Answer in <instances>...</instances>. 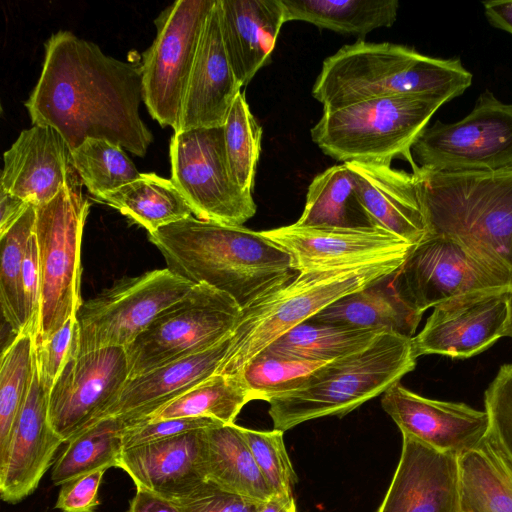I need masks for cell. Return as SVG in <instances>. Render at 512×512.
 <instances>
[{
    "label": "cell",
    "mask_w": 512,
    "mask_h": 512,
    "mask_svg": "<svg viewBox=\"0 0 512 512\" xmlns=\"http://www.w3.org/2000/svg\"><path fill=\"white\" fill-rule=\"evenodd\" d=\"M391 484L376 512H459V455L402 434Z\"/></svg>",
    "instance_id": "d6986e66"
},
{
    "label": "cell",
    "mask_w": 512,
    "mask_h": 512,
    "mask_svg": "<svg viewBox=\"0 0 512 512\" xmlns=\"http://www.w3.org/2000/svg\"><path fill=\"white\" fill-rule=\"evenodd\" d=\"M82 183L98 198L136 179L140 173L124 149L102 138H87L72 151Z\"/></svg>",
    "instance_id": "d590c367"
},
{
    "label": "cell",
    "mask_w": 512,
    "mask_h": 512,
    "mask_svg": "<svg viewBox=\"0 0 512 512\" xmlns=\"http://www.w3.org/2000/svg\"><path fill=\"white\" fill-rule=\"evenodd\" d=\"M509 293H481L441 303L412 338L415 356L466 359L506 336Z\"/></svg>",
    "instance_id": "e0dca14e"
},
{
    "label": "cell",
    "mask_w": 512,
    "mask_h": 512,
    "mask_svg": "<svg viewBox=\"0 0 512 512\" xmlns=\"http://www.w3.org/2000/svg\"><path fill=\"white\" fill-rule=\"evenodd\" d=\"M328 362L290 357L263 350L238 373L250 401L273 398L298 389L317 369Z\"/></svg>",
    "instance_id": "74e56055"
},
{
    "label": "cell",
    "mask_w": 512,
    "mask_h": 512,
    "mask_svg": "<svg viewBox=\"0 0 512 512\" xmlns=\"http://www.w3.org/2000/svg\"><path fill=\"white\" fill-rule=\"evenodd\" d=\"M412 153L418 167L433 172L512 171V104L486 90L463 119L427 126Z\"/></svg>",
    "instance_id": "30bf717a"
},
{
    "label": "cell",
    "mask_w": 512,
    "mask_h": 512,
    "mask_svg": "<svg viewBox=\"0 0 512 512\" xmlns=\"http://www.w3.org/2000/svg\"><path fill=\"white\" fill-rule=\"evenodd\" d=\"M355 198V179L347 165H334L310 183L304 210L295 222L300 226H353L349 208Z\"/></svg>",
    "instance_id": "8d00e7d4"
},
{
    "label": "cell",
    "mask_w": 512,
    "mask_h": 512,
    "mask_svg": "<svg viewBox=\"0 0 512 512\" xmlns=\"http://www.w3.org/2000/svg\"><path fill=\"white\" fill-rule=\"evenodd\" d=\"M412 170L428 234L455 238L512 267V171Z\"/></svg>",
    "instance_id": "8992f818"
},
{
    "label": "cell",
    "mask_w": 512,
    "mask_h": 512,
    "mask_svg": "<svg viewBox=\"0 0 512 512\" xmlns=\"http://www.w3.org/2000/svg\"><path fill=\"white\" fill-rule=\"evenodd\" d=\"M203 430L124 449L117 468L136 488L178 502L207 482L203 461Z\"/></svg>",
    "instance_id": "603a6c76"
},
{
    "label": "cell",
    "mask_w": 512,
    "mask_h": 512,
    "mask_svg": "<svg viewBox=\"0 0 512 512\" xmlns=\"http://www.w3.org/2000/svg\"><path fill=\"white\" fill-rule=\"evenodd\" d=\"M203 461L207 482L225 491L260 502L275 495L235 423L203 430Z\"/></svg>",
    "instance_id": "83f0119b"
},
{
    "label": "cell",
    "mask_w": 512,
    "mask_h": 512,
    "mask_svg": "<svg viewBox=\"0 0 512 512\" xmlns=\"http://www.w3.org/2000/svg\"><path fill=\"white\" fill-rule=\"evenodd\" d=\"M412 338L381 333L369 345L314 371L296 390L268 403L273 429L312 419L342 417L383 394L416 366Z\"/></svg>",
    "instance_id": "277c9868"
},
{
    "label": "cell",
    "mask_w": 512,
    "mask_h": 512,
    "mask_svg": "<svg viewBox=\"0 0 512 512\" xmlns=\"http://www.w3.org/2000/svg\"><path fill=\"white\" fill-rule=\"evenodd\" d=\"M405 260L299 272L289 282L241 309L228 353L216 373L238 374L250 360L290 329L342 297L389 277Z\"/></svg>",
    "instance_id": "5b68a950"
},
{
    "label": "cell",
    "mask_w": 512,
    "mask_h": 512,
    "mask_svg": "<svg viewBox=\"0 0 512 512\" xmlns=\"http://www.w3.org/2000/svg\"><path fill=\"white\" fill-rule=\"evenodd\" d=\"M422 315L399 294L392 274L342 297L309 320L413 338Z\"/></svg>",
    "instance_id": "4316f807"
},
{
    "label": "cell",
    "mask_w": 512,
    "mask_h": 512,
    "mask_svg": "<svg viewBox=\"0 0 512 512\" xmlns=\"http://www.w3.org/2000/svg\"><path fill=\"white\" fill-rule=\"evenodd\" d=\"M291 256L298 272L342 269L389 260H405L413 245L371 225L300 226L262 231Z\"/></svg>",
    "instance_id": "2e32d148"
},
{
    "label": "cell",
    "mask_w": 512,
    "mask_h": 512,
    "mask_svg": "<svg viewBox=\"0 0 512 512\" xmlns=\"http://www.w3.org/2000/svg\"><path fill=\"white\" fill-rule=\"evenodd\" d=\"M259 512H297L293 495H273Z\"/></svg>",
    "instance_id": "816d5d0a"
},
{
    "label": "cell",
    "mask_w": 512,
    "mask_h": 512,
    "mask_svg": "<svg viewBox=\"0 0 512 512\" xmlns=\"http://www.w3.org/2000/svg\"><path fill=\"white\" fill-rule=\"evenodd\" d=\"M171 180L196 218L243 226L256 213L250 193L232 178L222 127L174 133L170 142Z\"/></svg>",
    "instance_id": "4fadbf2b"
},
{
    "label": "cell",
    "mask_w": 512,
    "mask_h": 512,
    "mask_svg": "<svg viewBox=\"0 0 512 512\" xmlns=\"http://www.w3.org/2000/svg\"><path fill=\"white\" fill-rule=\"evenodd\" d=\"M148 238L172 273L229 295L241 309L299 273L283 247L243 226L189 216Z\"/></svg>",
    "instance_id": "7a4b0ae2"
},
{
    "label": "cell",
    "mask_w": 512,
    "mask_h": 512,
    "mask_svg": "<svg viewBox=\"0 0 512 512\" xmlns=\"http://www.w3.org/2000/svg\"><path fill=\"white\" fill-rule=\"evenodd\" d=\"M459 512H512V462L489 429L459 455Z\"/></svg>",
    "instance_id": "f1b7e54d"
},
{
    "label": "cell",
    "mask_w": 512,
    "mask_h": 512,
    "mask_svg": "<svg viewBox=\"0 0 512 512\" xmlns=\"http://www.w3.org/2000/svg\"><path fill=\"white\" fill-rule=\"evenodd\" d=\"M3 159L0 186L36 207L59 193L74 168L71 149L51 126L23 130Z\"/></svg>",
    "instance_id": "cb8c5ba5"
},
{
    "label": "cell",
    "mask_w": 512,
    "mask_h": 512,
    "mask_svg": "<svg viewBox=\"0 0 512 512\" xmlns=\"http://www.w3.org/2000/svg\"><path fill=\"white\" fill-rule=\"evenodd\" d=\"M393 280L402 298L423 314L468 295L512 292V267L455 238L428 234Z\"/></svg>",
    "instance_id": "9c48e42d"
},
{
    "label": "cell",
    "mask_w": 512,
    "mask_h": 512,
    "mask_svg": "<svg viewBox=\"0 0 512 512\" xmlns=\"http://www.w3.org/2000/svg\"><path fill=\"white\" fill-rule=\"evenodd\" d=\"M130 378L126 348L72 356L49 390L51 426L63 443L98 421Z\"/></svg>",
    "instance_id": "9a60e30c"
},
{
    "label": "cell",
    "mask_w": 512,
    "mask_h": 512,
    "mask_svg": "<svg viewBox=\"0 0 512 512\" xmlns=\"http://www.w3.org/2000/svg\"><path fill=\"white\" fill-rule=\"evenodd\" d=\"M242 87L224 46L220 0H216L205 21L184 97L178 132L222 127Z\"/></svg>",
    "instance_id": "7402d4cb"
},
{
    "label": "cell",
    "mask_w": 512,
    "mask_h": 512,
    "mask_svg": "<svg viewBox=\"0 0 512 512\" xmlns=\"http://www.w3.org/2000/svg\"><path fill=\"white\" fill-rule=\"evenodd\" d=\"M36 206L30 205L17 222L0 235V303L14 335L23 332L19 280L30 238L35 233Z\"/></svg>",
    "instance_id": "ab89813d"
},
{
    "label": "cell",
    "mask_w": 512,
    "mask_h": 512,
    "mask_svg": "<svg viewBox=\"0 0 512 512\" xmlns=\"http://www.w3.org/2000/svg\"><path fill=\"white\" fill-rule=\"evenodd\" d=\"M490 430L512 462V364L502 365L484 393Z\"/></svg>",
    "instance_id": "b9f144b4"
},
{
    "label": "cell",
    "mask_w": 512,
    "mask_h": 512,
    "mask_svg": "<svg viewBox=\"0 0 512 512\" xmlns=\"http://www.w3.org/2000/svg\"><path fill=\"white\" fill-rule=\"evenodd\" d=\"M444 103L424 95L367 99L323 109L310 133L326 155L343 163L391 164L394 158H402L414 169L412 146Z\"/></svg>",
    "instance_id": "52a82bcc"
},
{
    "label": "cell",
    "mask_w": 512,
    "mask_h": 512,
    "mask_svg": "<svg viewBox=\"0 0 512 512\" xmlns=\"http://www.w3.org/2000/svg\"><path fill=\"white\" fill-rule=\"evenodd\" d=\"M229 170L237 185L252 194L261 151L262 128L241 91L223 125Z\"/></svg>",
    "instance_id": "f35d334b"
},
{
    "label": "cell",
    "mask_w": 512,
    "mask_h": 512,
    "mask_svg": "<svg viewBox=\"0 0 512 512\" xmlns=\"http://www.w3.org/2000/svg\"><path fill=\"white\" fill-rule=\"evenodd\" d=\"M48 395L49 388L36 367L9 448L0 461V497L4 502L16 504L32 494L63 444L49 420Z\"/></svg>",
    "instance_id": "ffe728a7"
},
{
    "label": "cell",
    "mask_w": 512,
    "mask_h": 512,
    "mask_svg": "<svg viewBox=\"0 0 512 512\" xmlns=\"http://www.w3.org/2000/svg\"><path fill=\"white\" fill-rule=\"evenodd\" d=\"M488 22L495 28L512 34V0L482 3Z\"/></svg>",
    "instance_id": "f907efd6"
},
{
    "label": "cell",
    "mask_w": 512,
    "mask_h": 512,
    "mask_svg": "<svg viewBox=\"0 0 512 512\" xmlns=\"http://www.w3.org/2000/svg\"><path fill=\"white\" fill-rule=\"evenodd\" d=\"M97 199L117 209L148 233L192 216V210L172 180L155 173H142L138 179Z\"/></svg>",
    "instance_id": "f546056e"
},
{
    "label": "cell",
    "mask_w": 512,
    "mask_h": 512,
    "mask_svg": "<svg viewBox=\"0 0 512 512\" xmlns=\"http://www.w3.org/2000/svg\"><path fill=\"white\" fill-rule=\"evenodd\" d=\"M126 512H182L172 501L142 488L130 500Z\"/></svg>",
    "instance_id": "c3c4849f"
},
{
    "label": "cell",
    "mask_w": 512,
    "mask_h": 512,
    "mask_svg": "<svg viewBox=\"0 0 512 512\" xmlns=\"http://www.w3.org/2000/svg\"><path fill=\"white\" fill-rule=\"evenodd\" d=\"M141 64L118 60L69 31L51 35L25 106L33 125L51 126L73 151L102 138L143 157L153 135L142 121Z\"/></svg>",
    "instance_id": "6da1fadb"
},
{
    "label": "cell",
    "mask_w": 512,
    "mask_h": 512,
    "mask_svg": "<svg viewBox=\"0 0 512 512\" xmlns=\"http://www.w3.org/2000/svg\"><path fill=\"white\" fill-rule=\"evenodd\" d=\"M381 405L402 434L457 455L477 446L490 429L485 410L464 403L425 398L400 382L383 393Z\"/></svg>",
    "instance_id": "ac0fdd59"
},
{
    "label": "cell",
    "mask_w": 512,
    "mask_h": 512,
    "mask_svg": "<svg viewBox=\"0 0 512 512\" xmlns=\"http://www.w3.org/2000/svg\"><path fill=\"white\" fill-rule=\"evenodd\" d=\"M242 435L269 487L277 495H293L298 478L285 448L281 430L259 431L241 427Z\"/></svg>",
    "instance_id": "60d3db41"
},
{
    "label": "cell",
    "mask_w": 512,
    "mask_h": 512,
    "mask_svg": "<svg viewBox=\"0 0 512 512\" xmlns=\"http://www.w3.org/2000/svg\"><path fill=\"white\" fill-rule=\"evenodd\" d=\"M230 343L231 335L207 350L130 377L100 419L120 417L127 425L141 421L214 375L226 357Z\"/></svg>",
    "instance_id": "d4e9b609"
},
{
    "label": "cell",
    "mask_w": 512,
    "mask_h": 512,
    "mask_svg": "<svg viewBox=\"0 0 512 512\" xmlns=\"http://www.w3.org/2000/svg\"><path fill=\"white\" fill-rule=\"evenodd\" d=\"M224 46L236 78L247 85L271 61L286 23L281 0H220Z\"/></svg>",
    "instance_id": "484cf974"
},
{
    "label": "cell",
    "mask_w": 512,
    "mask_h": 512,
    "mask_svg": "<svg viewBox=\"0 0 512 512\" xmlns=\"http://www.w3.org/2000/svg\"><path fill=\"white\" fill-rule=\"evenodd\" d=\"M106 470L102 468L61 485L55 508L63 512H94L100 504L98 492Z\"/></svg>",
    "instance_id": "7dc6e473"
},
{
    "label": "cell",
    "mask_w": 512,
    "mask_h": 512,
    "mask_svg": "<svg viewBox=\"0 0 512 512\" xmlns=\"http://www.w3.org/2000/svg\"><path fill=\"white\" fill-rule=\"evenodd\" d=\"M78 323L71 317L57 332L35 343V360L40 379L52 387L68 360L77 355Z\"/></svg>",
    "instance_id": "7bdbcfd3"
},
{
    "label": "cell",
    "mask_w": 512,
    "mask_h": 512,
    "mask_svg": "<svg viewBox=\"0 0 512 512\" xmlns=\"http://www.w3.org/2000/svg\"><path fill=\"white\" fill-rule=\"evenodd\" d=\"M216 0H177L155 19L156 37L142 54L143 101L162 126L178 132L184 97L205 21Z\"/></svg>",
    "instance_id": "5bb4252c"
},
{
    "label": "cell",
    "mask_w": 512,
    "mask_h": 512,
    "mask_svg": "<svg viewBox=\"0 0 512 512\" xmlns=\"http://www.w3.org/2000/svg\"><path fill=\"white\" fill-rule=\"evenodd\" d=\"M23 332L37 333L40 315V275L35 233L30 238L19 280Z\"/></svg>",
    "instance_id": "bcb514c9"
},
{
    "label": "cell",
    "mask_w": 512,
    "mask_h": 512,
    "mask_svg": "<svg viewBox=\"0 0 512 512\" xmlns=\"http://www.w3.org/2000/svg\"><path fill=\"white\" fill-rule=\"evenodd\" d=\"M286 22L305 21L338 33L366 35L396 21L397 0H281Z\"/></svg>",
    "instance_id": "4dcf8cb0"
},
{
    "label": "cell",
    "mask_w": 512,
    "mask_h": 512,
    "mask_svg": "<svg viewBox=\"0 0 512 512\" xmlns=\"http://www.w3.org/2000/svg\"><path fill=\"white\" fill-rule=\"evenodd\" d=\"M240 314L229 295L194 285L126 348L130 377L213 347L231 335Z\"/></svg>",
    "instance_id": "8fae6325"
},
{
    "label": "cell",
    "mask_w": 512,
    "mask_h": 512,
    "mask_svg": "<svg viewBox=\"0 0 512 512\" xmlns=\"http://www.w3.org/2000/svg\"><path fill=\"white\" fill-rule=\"evenodd\" d=\"M182 512H259L263 503L206 482L187 498L174 502Z\"/></svg>",
    "instance_id": "f6af8a7d"
},
{
    "label": "cell",
    "mask_w": 512,
    "mask_h": 512,
    "mask_svg": "<svg viewBox=\"0 0 512 512\" xmlns=\"http://www.w3.org/2000/svg\"><path fill=\"white\" fill-rule=\"evenodd\" d=\"M472 77L459 58H435L404 45L360 40L324 60L312 95L323 109L398 95L448 102L471 85Z\"/></svg>",
    "instance_id": "3957f363"
},
{
    "label": "cell",
    "mask_w": 512,
    "mask_h": 512,
    "mask_svg": "<svg viewBox=\"0 0 512 512\" xmlns=\"http://www.w3.org/2000/svg\"><path fill=\"white\" fill-rule=\"evenodd\" d=\"M30 205L0 186V235L9 230Z\"/></svg>",
    "instance_id": "681fc988"
},
{
    "label": "cell",
    "mask_w": 512,
    "mask_h": 512,
    "mask_svg": "<svg viewBox=\"0 0 512 512\" xmlns=\"http://www.w3.org/2000/svg\"><path fill=\"white\" fill-rule=\"evenodd\" d=\"M355 198L371 226L415 246L428 234L417 176L390 163L348 162Z\"/></svg>",
    "instance_id": "44dd1931"
},
{
    "label": "cell",
    "mask_w": 512,
    "mask_h": 512,
    "mask_svg": "<svg viewBox=\"0 0 512 512\" xmlns=\"http://www.w3.org/2000/svg\"><path fill=\"white\" fill-rule=\"evenodd\" d=\"M127 426L120 417H105L77 434L56 460L51 480L55 486L94 472L118 467L123 451L122 432Z\"/></svg>",
    "instance_id": "d6a6232c"
},
{
    "label": "cell",
    "mask_w": 512,
    "mask_h": 512,
    "mask_svg": "<svg viewBox=\"0 0 512 512\" xmlns=\"http://www.w3.org/2000/svg\"><path fill=\"white\" fill-rule=\"evenodd\" d=\"M36 368L35 334L22 332L3 349L0 360V461L26 402Z\"/></svg>",
    "instance_id": "e575fe53"
},
{
    "label": "cell",
    "mask_w": 512,
    "mask_h": 512,
    "mask_svg": "<svg viewBox=\"0 0 512 512\" xmlns=\"http://www.w3.org/2000/svg\"><path fill=\"white\" fill-rule=\"evenodd\" d=\"M217 424L223 423L211 418L186 417L127 425L122 432L123 450Z\"/></svg>",
    "instance_id": "ee69618b"
},
{
    "label": "cell",
    "mask_w": 512,
    "mask_h": 512,
    "mask_svg": "<svg viewBox=\"0 0 512 512\" xmlns=\"http://www.w3.org/2000/svg\"><path fill=\"white\" fill-rule=\"evenodd\" d=\"M249 401L240 374L215 373L135 424L186 417L211 418L223 424H233Z\"/></svg>",
    "instance_id": "1f68e13d"
},
{
    "label": "cell",
    "mask_w": 512,
    "mask_h": 512,
    "mask_svg": "<svg viewBox=\"0 0 512 512\" xmlns=\"http://www.w3.org/2000/svg\"><path fill=\"white\" fill-rule=\"evenodd\" d=\"M506 336L512 338V292L509 293V317Z\"/></svg>",
    "instance_id": "f5cc1de1"
},
{
    "label": "cell",
    "mask_w": 512,
    "mask_h": 512,
    "mask_svg": "<svg viewBox=\"0 0 512 512\" xmlns=\"http://www.w3.org/2000/svg\"><path fill=\"white\" fill-rule=\"evenodd\" d=\"M75 168L59 193L36 207L35 236L40 275V315L35 343L48 339L71 317L82 301L81 245L90 204Z\"/></svg>",
    "instance_id": "ba28073f"
},
{
    "label": "cell",
    "mask_w": 512,
    "mask_h": 512,
    "mask_svg": "<svg viewBox=\"0 0 512 512\" xmlns=\"http://www.w3.org/2000/svg\"><path fill=\"white\" fill-rule=\"evenodd\" d=\"M379 334L307 320L280 336L265 350L299 359L331 362L361 350Z\"/></svg>",
    "instance_id": "836d02e7"
},
{
    "label": "cell",
    "mask_w": 512,
    "mask_h": 512,
    "mask_svg": "<svg viewBox=\"0 0 512 512\" xmlns=\"http://www.w3.org/2000/svg\"><path fill=\"white\" fill-rule=\"evenodd\" d=\"M193 286L167 268L117 281L78 309L77 355L107 347L127 348Z\"/></svg>",
    "instance_id": "7c38bea8"
}]
</instances>
